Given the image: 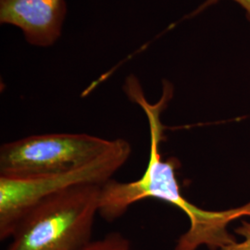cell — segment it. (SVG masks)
Here are the masks:
<instances>
[{
  "mask_svg": "<svg viewBox=\"0 0 250 250\" xmlns=\"http://www.w3.org/2000/svg\"><path fill=\"white\" fill-rule=\"evenodd\" d=\"M115 142L88 134H34L0 147V176L35 178L83 167Z\"/></svg>",
  "mask_w": 250,
  "mask_h": 250,
  "instance_id": "cell-3",
  "label": "cell"
},
{
  "mask_svg": "<svg viewBox=\"0 0 250 250\" xmlns=\"http://www.w3.org/2000/svg\"><path fill=\"white\" fill-rule=\"evenodd\" d=\"M124 88L129 99L142 107L147 117L150 137L148 161L140 178L129 183L111 179L101 187L99 215L107 222H113L135 202L154 197L178 207L189 218L190 228L180 237L174 250H197L203 245L210 250H221L235 243L233 236L227 231V225L241 216L250 215V203L224 211L197 208L181 194L175 175L178 161L175 158L163 161L161 158L160 145L163 139L164 126L161 124V114L172 98V85L169 82L163 83L161 100L156 104H150L146 100L134 75L127 78Z\"/></svg>",
  "mask_w": 250,
  "mask_h": 250,
  "instance_id": "cell-1",
  "label": "cell"
},
{
  "mask_svg": "<svg viewBox=\"0 0 250 250\" xmlns=\"http://www.w3.org/2000/svg\"><path fill=\"white\" fill-rule=\"evenodd\" d=\"M218 1H220V0H207L204 4H202V5L193 13V15H197L198 13H200L202 10L207 9L208 7L213 5L215 3H217ZM233 1L237 2L241 7H243L244 9H246V11H247V16H248V19H249V21H250V0H233Z\"/></svg>",
  "mask_w": 250,
  "mask_h": 250,
  "instance_id": "cell-8",
  "label": "cell"
},
{
  "mask_svg": "<svg viewBox=\"0 0 250 250\" xmlns=\"http://www.w3.org/2000/svg\"><path fill=\"white\" fill-rule=\"evenodd\" d=\"M235 232L244 237V240L240 243L235 242L220 250H250V224L243 222L241 226L238 227Z\"/></svg>",
  "mask_w": 250,
  "mask_h": 250,
  "instance_id": "cell-7",
  "label": "cell"
},
{
  "mask_svg": "<svg viewBox=\"0 0 250 250\" xmlns=\"http://www.w3.org/2000/svg\"><path fill=\"white\" fill-rule=\"evenodd\" d=\"M131 153L130 143L118 138L103 155L75 170L35 178L0 176V239L11 237L23 215L45 197L77 185L103 186L125 165Z\"/></svg>",
  "mask_w": 250,
  "mask_h": 250,
  "instance_id": "cell-4",
  "label": "cell"
},
{
  "mask_svg": "<svg viewBox=\"0 0 250 250\" xmlns=\"http://www.w3.org/2000/svg\"><path fill=\"white\" fill-rule=\"evenodd\" d=\"M65 0H0V22L19 27L28 43L49 46L62 35Z\"/></svg>",
  "mask_w": 250,
  "mask_h": 250,
  "instance_id": "cell-5",
  "label": "cell"
},
{
  "mask_svg": "<svg viewBox=\"0 0 250 250\" xmlns=\"http://www.w3.org/2000/svg\"><path fill=\"white\" fill-rule=\"evenodd\" d=\"M101 187L83 184L45 197L17 224L7 250H83L99 214Z\"/></svg>",
  "mask_w": 250,
  "mask_h": 250,
  "instance_id": "cell-2",
  "label": "cell"
},
{
  "mask_svg": "<svg viewBox=\"0 0 250 250\" xmlns=\"http://www.w3.org/2000/svg\"><path fill=\"white\" fill-rule=\"evenodd\" d=\"M83 250H133L130 241L120 232H111L104 238L92 241Z\"/></svg>",
  "mask_w": 250,
  "mask_h": 250,
  "instance_id": "cell-6",
  "label": "cell"
}]
</instances>
